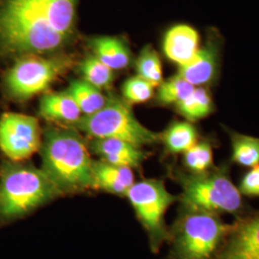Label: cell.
I'll return each mask as SVG.
<instances>
[{"instance_id":"1","label":"cell","mask_w":259,"mask_h":259,"mask_svg":"<svg viewBox=\"0 0 259 259\" xmlns=\"http://www.w3.org/2000/svg\"><path fill=\"white\" fill-rule=\"evenodd\" d=\"M39 151L40 169L61 194L94 188V160L77 130L68 126L47 127Z\"/></svg>"},{"instance_id":"2","label":"cell","mask_w":259,"mask_h":259,"mask_svg":"<svg viewBox=\"0 0 259 259\" xmlns=\"http://www.w3.org/2000/svg\"><path fill=\"white\" fill-rule=\"evenodd\" d=\"M47 0H4L0 6V45L12 53H42L67 39L57 32Z\"/></svg>"},{"instance_id":"3","label":"cell","mask_w":259,"mask_h":259,"mask_svg":"<svg viewBox=\"0 0 259 259\" xmlns=\"http://www.w3.org/2000/svg\"><path fill=\"white\" fill-rule=\"evenodd\" d=\"M173 170V177L182 187V211L232 214L237 219L251 210L232 183L228 162L202 174Z\"/></svg>"},{"instance_id":"4","label":"cell","mask_w":259,"mask_h":259,"mask_svg":"<svg viewBox=\"0 0 259 259\" xmlns=\"http://www.w3.org/2000/svg\"><path fill=\"white\" fill-rule=\"evenodd\" d=\"M60 194L41 169L8 163L0 174V219H18Z\"/></svg>"},{"instance_id":"5","label":"cell","mask_w":259,"mask_h":259,"mask_svg":"<svg viewBox=\"0 0 259 259\" xmlns=\"http://www.w3.org/2000/svg\"><path fill=\"white\" fill-rule=\"evenodd\" d=\"M231 228L217 214L182 211L169 231L167 259H213Z\"/></svg>"},{"instance_id":"6","label":"cell","mask_w":259,"mask_h":259,"mask_svg":"<svg viewBox=\"0 0 259 259\" xmlns=\"http://www.w3.org/2000/svg\"><path fill=\"white\" fill-rule=\"evenodd\" d=\"M68 127L93 139H120L139 148L160 141V135L143 126L135 116L130 104L114 95L107 97L101 110L91 115H83Z\"/></svg>"},{"instance_id":"7","label":"cell","mask_w":259,"mask_h":259,"mask_svg":"<svg viewBox=\"0 0 259 259\" xmlns=\"http://www.w3.org/2000/svg\"><path fill=\"white\" fill-rule=\"evenodd\" d=\"M126 196L139 222L147 232L151 250L157 252L163 242L169 240V231L165 226L164 216L178 197L171 194L164 183L157 179L135 183Z\"/></svg>"},{"instance_id":"8","label":"cell","mask_w":259,"mask_h":259,"mask_svg":"<svg viewBox=\"0 0 259 259\" xmlns=\"http://www.w3.org/2000/svg\"><path fill=\"white\" fill-rule=\"evenodd\" d=\"M69 64L70 60L64 57L24 56L11 67L5 76L6 93L15 100L30 99L46 92L69 67Z\"/></svg>"},{"instance_id":"9","label":"cell","mask_w":259,"mask_h":259,"mask_svg":"<svg viewBox=\"0 0 259 259\" xmlns=\"http://www.w3.org/2000/svg\"><path fill=\"white\" fill-rule=\"evenodd\" d=\"M41 130L36 117L5 112L0 117V150L14 162L25 160L39 151Z\"/></svg>"},{"instance_id":"10","label":"cell","mask_w":259,"mask_h":259,"mask_svg":"<svg viewBox=\"0 0 259 259\" xmlns=\"http://www.w3.org/2000/svg\"><path fill=\"white\" fill-rule=\"evenodd\" d=\"M213 259H259V211L235 219Z\"/></svg>"},{"instance_id":"11","label":"cell","mask_w":259,"mask_h":259,"mask_svg":"<svg viewBox=\"0 0 259 259\" xmlns=\"http://www.w3.org/2000/svg\"><path fill=\"white\" fill-rule=\"evenodd\" d=\"M220 68V48L216 37H209L194 57L179 66L178 74L194 87H207L217 79Z\"/></svg>"},{"instance_id":"12","label":"cell","mask_w":259,"mask_h":259,"mask_svg":"<svg viewBox=\"0 0 259 259\" xmlns=\"http://www.w3.org/2000/svg\"><path fill=\"white\" fill-rule=\"evenodd\" d=\"M91 148L103 161L132 169L140 166L147 157V153L142 148L120 139H93Z\"/></svg>"},{"instance_id":"13","label":"cell","mask_w":259,"mask_h":259,"mask_svg":"<svg viewBox=\"0 0 259 259\" xmlns=\"http://www.w3.org/2000/svg\"><path fill=\"white\" fill-rule=\"evenodd\" d=\"M199 45L200 36L197 30L186 24H179L167 31L162 48L167 59L180 66L194 57Z\"/></svg>"},{"instance_id":"14","label":"cell","mask_w":259,"mask_h":259,"mask_svg":"<svg viewBox=\"0 0 259 259\" xmlns=\"http://www.w3.org/2000/svg\"><path fill=\"white\" fill-rule=\"evenodd\" d=\"M94 188L111 194L125 195L135 184V175L130 167L117 166L103 160L94 161Z\"/></svg>"},{"instance_id":"15","label":"cell","mask_w":259,"mask_h":259,"mask_svg":"<svg viewBox=\"0 0 259 259\" xmlns=\"http://www.w3.org/2000/svg\"><path fill=\"white\" fill-rule=\"evenodd\" d=\"M39 114L47 120L65 126L73 125L83 116L73 98L66 92L42 96L39 102Z\"/></svg>"},{"instance_id":"16","label":"cell","mask_w":259,"mask_h":259,"mask_svg":"<svg viewBox=\"0 0 259 259\" xmlns=\"http://www.w3.org/2000/svg\"><path fill=\"white\" fill-rule=\"evenodd\" d=\"M201 139L199 131L189 121H174L160 135L167 153L185 154Z\"/></svg>"},{"instance_id":"17","label":"cell","mask_w":259,"mask_h":259,"mask_svg":"<svg viewBox=\"0 0 259 259\" xmlns=\"http://www.w3.org/2000/svg\"><path fill=\"white\" fill-rule=\"evenodd\" d=\"M91 46L94 56L112 70L123 69L131 63L129 48L118 37H95L92 40Z\"/></svg>"},{"instance_id":"18","label":"cell","mask_w":259,"mask_h":259,"mask_svg":"<svg viewBox=\"0 0 259 259\" xmlns=\"http://www.w3.org/2000/svg\"><path fill=\"white\" fill-rule=\"evenodd\" d=\"M224 129L231 139V163L248 168L259 165V138L243 135L228 127Z\"/></svg>"},{"instance_id":"19","label":"cell","mask_w":259,"mask_h":259,"mask_svg":"<svg viewBox=\"0 0 259 259\" xmlns=\"http://www.w3.org/2000/svg\"><path fill=\"white\" fill-rule=\"evenodd\" d=\"M214 109L211 93L205 87L195 88L193 93L176 105L177 111L191 123L209 116Z\"/></svg>"},{"instance_id":"20","label":"cell","mask_w":259,"mask_h":259,"mask_svg":"<svg viewBox=\"0 0 259 259\" xmlns=\"http://www.w3.org/2000/svg\"><path fill=\"white\" fill-rule=\"evenodd\" d=\"M65 92L73 98L83 115H91L101 110L107 102V96L101 90L83 79L72 81Z\"/></svg>"},{"instance_id":"21","label":"cell","mask_w":259,"mask_h":259,"mask_svg":"<svg viewBox=\"0 0 259 259\" xmlns=\"http://www.w3.org/2000/svg\"><path fill=\"white\" fill-rule=\"evenodd\" d=\"M214 139L203 138L184 154L185 170L193 174H202L214 167Z\"/></svg>"},{"instance_id":"22","label":"cell","mask_w":259,"mask_h":259,"mask_svg":"<svg viewBox=\"0 0 259 259\" xmlns=\"http://www.w3.org/2000/svg\"><path fill=\"white\" fill-rule=\"evenodd\" d=\"M195 88L180 75L172 76L158 85L156 101L161 106H176L193 93Z\"/></svg>"},{"instance_id":"23","label":"cell","mask_w":259,"mask_h":259,"mask_svg":"<svg viewBox=\"0 0 259 259\" xmlns=\"http://www.w3.org/2000/svg\"><path fill=\"white\" fill-rule=\"evenodd\" d=\"M79 70L83 81L101 91L108 88L114 78L113 70L94 55L87 57L81 63Z\"/></svg>"},{"instance_id":"24","label":"cell","mask_w":259,"mask_h":259,"mask_svg":"<svg viewBox=\"0 0 259 259\" xmlns=\"http://www.w3.org/2000/svg\"><path fill=\"white\" fill-rule=\"evenodd\" d=\"M138 76L152 83L155 88L163 82L162 65L157 51L147 46L142 49L136 63Z\"/></svg>"},{"instance_id":"25","label":"cell","mask_w":259,"mask_h":259,"mask_svg":"<svg viewBox=\"0 0 259 259\" xmlns=\"http://www.w3.org/2000/svg\"><path fill=\"white\" fill-rule=\"evenodd\" d=\"M122 94L124 100L130 105L142 104L153 98L155 87L137 75L123 83Z\"/></svg>"},{"instance_id":"26","label":"cell","mask_w":259,"mask_h":259,"mask_svg":"<svg viewBox=\"0 0 259 259\" xmlns=\"http://www.w3.org/2000/svg\"><path fill=\"white\" fill-rule=\"evenodd\" d=\"M238 190L246 197H259V165L251 167L242 176Z\"/></svg>"}]
</instances>
